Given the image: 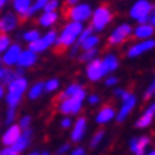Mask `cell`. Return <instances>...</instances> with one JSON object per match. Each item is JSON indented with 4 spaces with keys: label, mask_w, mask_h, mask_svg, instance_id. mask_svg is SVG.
Segmentation results:
<instances>
[{
    "label": "cell",
    "mask_w": 155,
    "mask_h": 155,
    "mask_svg": "<svg viewBox=\"0 0 155 155\" xmlns=\"http://www.w3.org/2000/svg\"><path fill=\"white\" fill-rule=\"evenodd\" d=\"M81 29H83V25H81V21H69L68 25H66L64 28H63V31H61V34H60V37L57 38V45H58V48H57V51L58 52H61L64 48H68V46H71V45H74L75 43V40L78 38V35H80V32H81Z\"/></svg>",
    "instance_id": "1"
},
{
    "label": "cell",
    "mask_w": 155,
    "mask_h": 155,
    "mask_svg": "<svg viewBox=\"0 0 155 155\" xmlns=\"http://www.w3.org/2000/svg\"><path fill=\"white\" fill-rule=\"evenodd\" d=\"M28 87V81L25 77L18 75L17 78H14L9 84H8V95H6V103L9 107H15L20 100H21V95L26 91Z\"/></svg>",
    "instance_id": "2"
},
{
    "label": "cell",
    "mask_w": 155,
    "mask_h": 155,
    "mask_svg": "<svg viewBox=\"0 0 155 155\" xmlns=\"http://www.w3.org/2000/svg\"><path fill=\"white\" fill-rule=\"evenodd\" d=\"M86 97V92L84 89H81L78 94L72 95V97H68V98H63L58 109L60 112L64 114V115H72V114H78L80 109H81V103Z\"/></svg>",
    "instance_id": "3"
},
{
    "label": "cell",
    "mask_w": 155,
    "mask_h": 155,
    "mask_svg": "<svg viewBox=\"0 0 155 155\" xmlns=\"http://www.w3.org/2000/svg\"><path fill=\"white\" fill-rule=\"evenodd\" d=\"M153 8H155V5H152L149 0H137V2L132 5L129 15L134 20L140 21V23H144V21H147Z\"/></svg>",
    "instance_id": "4"
},
{
    "label": "cell",
    "mask_w": 155,
    "mask_h": 155,
    "mask_svg": "<svg viewBox=\"0 0 155 155\" xmlns=\"http://www.w3.org/2000/svg\"><path fill=\"white\" fill-rule=\"evenodd\" d=\"M92 29L94 31H103L112 20V11H110L106 5L98 6L94 12H92Z\"/></svg>",
    "instance_id": "5"
},
{
    "label": "cell",
    "mask_w": 155,
    "mask_h": 155,
    "mask_svg": "<svg viewBox=\"0 0 155 155\" xmlns=\"http://www.w3.org/2000/svg\"><path fill=\"white\" fill-rule=\"evenodd\" d=\"M64 15L69 17L71 20L74 21H86L89 20L91 15H92V9L87 3H75V5H71L68 9L64 11Z\"/></svg>",
    "instance_id": "6"
},
{
    "label": "cell",
    "mask_w": 155,
    "mask_h": 155,
    "mask_svg": "<svg viewBox=\"0 0 155 155\" xmlns=\"http://www.w3.org/2000/svg\"><path fill=\"white\" fill-rule=\"evenodd\" d=\"M55 41H57V34L54 31H49L48 34H45L43 37H38L37 40L31 41L29 43V49L34 51L35 54L37 52H43L45 49H48L51 45H54Z\"/></svg>",
    "instance_id": "7"
},
{
    "label": "cell",
    "mask_w": 155,
    "mask_h": 155,
    "mask_svg": "<svg viewBox=\"0 0 155 155\" xmlns=\"http://www.w3.org/2000/svg\"><path fill=\"white\" fill-rule=\"evenodd\" d=\"M106 74H107V71L104 69L101 60L92 58V60L89 61V64H87V68H86V75H87V78H89L91 81H98V80L103 78Z\"/></svg>",
    "instance_id": "8"
},
{
    "label": "cell",
    "mask_w": 155,
    "mask_h": 155,
    "mask_svg": "<svg viewBox=\"0 0 155 155\" xmlns=\"http://www.w3.org/2000/svg\"><path fill=\"white\" fill-rule=\"evenodd\" d=\"M121 98H123V104H121V107H120V112L117 114V121H120V123L126 120V117L130 114V110L134 109V106H135V103H137L135 95H134V94H129V92H124V94L121 95Z\"/></svg>",
    "instance_id": "9"
},
{
    "label": "cell",
    "mask_w": 155,
    "mask_h": 155,
    "mask_svg": "<svg viewBox=\"0 0 155 155\" xmlns=\"http://www.w3.org/2000/svg\"><path fill=\"white\" fill-rule=\"evenodd\" d=\"M130 32H132L130 25L123 23V25L117 26L114 29V32L109 35V43H110V45H120V43H123V41L127 40V37L130 35Z\"/></svg>",
    "instance_id": "10"
},
{
    "label": "cell",
    "mask_w": 155,
    "mask_h": 155,
    "mask_svg": "<svg viewBox=\"0 0 155 155\" xmlns=\"http://www.w3.org/2000/svg\"><path fill=\"white\" fill-rule=\"evenodd\" d=\"M155 48V40H141V43H135L134 46H130L127 49V57H138L147 51Z\"/></svg>",
    "instance_id": "11"
},
{
    "label": "cell",
    "mask_w": 155,
    "mask_h": 155,
    "mask_svg": "<svg viewBox=\"0 0 155 155\" xmlns=\"http://www.w3.org/2000/svg\"><path fill=\"white\" fill-rule=\"evenodd\" d=\"M18 25V17L12 12H6L2 18H0V32L6 34L9 31H14Z\"/></svg>",
    "instance_id": "12"
},
{
    "label": "cell",
    "mask_w": 155,
    "mask_h": 155,
    "mask_svg": "<svg viewBox=\"0 0 155 155\" xmlns=\"http://www.w3.org/2000/svg\"><path fill=\"white\" fill-rule=\"evenodd\" d=\"M20 134H21L20 126H18V124H11V126L5 130V134L2 135V143H3L5 146H12V144L17 141V138L20 137Z\"/></svg>",
    "instance_id": "13"
},
{
    "label": "cell",
    "mask_w": 155,
    "mask_h": 155,
    "mask_svg": "<svg viewBox=\"0 0 155 155\" xmlns=\"http://www.w3.org/2000/svg\"><path fill=\"white\" fill-rule=\"evenodd\" d=\"M149 143H150L149 137H137L130 140L129 147L135 155H146V147L149 146Z\"/></svg>",
    "instance_id": "14"
},
{
    "label": "cell",
    "mask_w": 155,
    "mask_h": 155,
    "mask_svg": "<svg viewBox=\"0 0 155 155\" xmlns=\"http://www.w3.org/2000/svg\"><path fill=\"white\" fill-rule=\"evenodd\" d=\"M12 6L23 20L31 17V0H12Z\"/></svg>",
    "instance_id": "15"
},
{
    "label": "cell",
    "mask_w": 155,
    "mask_h": 155,
    "mask_svg": "<svg viewBox=\"0 0 155 155\" xmlns=\"http://www.w3.org/2000/svg\"><path fill=\"white\" fill-rule=\"evenodd\" d=\"M21 52V48L18 45H9L5 51V55H3V63L6 66H12L17 63V58Z\"/></svg>",
    "instance_id": "16"
},
{
    "label": "cell",
    "mask_w": 155,
    "mask_h": 155,
    "mask_svg": "<svg viewBox=\"0 0 155 155\" xmlns=\"http://www.w3.org/2000/svg\"><path fill=\"white\" fill-rule=\"evenodd\" d=\"M35 61H37V55L31 49L21 51L20 55H18V58H17V64L20 66V68H29V66H32Z\"/></svg>",
    "instance_id": "17"
},
{
    "label": "cell",
    "mask_w": 155,
    "mask_h": 155,
    "mask_svg": "<svg viewBox=\"0 0 155 155\" xmlns=\"http://www.w3.org/2000/svg\"><path fill=\"white\" fill-rule=\"evenodd\" d=\"M31 137H32V132L29 129H23V132L20 134V137L17 138V141L12 144V147L17 150V152H21L28 147V144L31 143Z\"/></svg>",
    "instance_id": "18"
},
{
    "label": "cell",
    "mask_w": 155,
    "mask_h": 155,
    "mask_svg": "<svg viewBox=\"0 0 155 155\" xmlns=\"http://www.w3.org/2000/svg\"><path fill=\"white\" fill-rule=\"evenodd\" d=\"M84 132H86V118L80 117L75 124H74V129L71 132V138L72 141H80L83 137H84Z\"/></svg>",
    "instance_id": "19"
},
{
    "label": "cell",
    "mask_w": 155,
    "mask_h": 155,
    "mask_svg": "<svg viewBox=\"0 0 155 155\" xmlns=\"http://www.w3.org/2000/svg\"><path fill=\"white\" fill-rule=\"evenodd\" d=\"M112 118H115V110H114V107L104 106V107L100 109V112L97 114L95 121H97L98 124H104V123H109Z\"/></svg>",
    "instance_id": "20"
},
{
    "label": "cell",
    "mask_w": 155,
    "mask_h": 155,
    "mask_svg": "<svg viewBox=\"0 0 155 155\" xmlns=\"http://www.w3.org/2000/svg\"><path fill=\"white\" fill-rule=\"evenodd\" d=\"M58 20V15H57V12L55 11H45L40 17H38V23L41 25V26H52V25H55V21Z\"/></svg>",
    "instance_id": "21"
},
{
    "label": "cell",
    "mask_w": 155,
    "mask_h": 155,
    "mask_svg": "<svg viewBox=\"0 0 155 155\" xmlns=\"http://www.w3.org/2000/svg\"><path fill=\"white\" fill-rule=\"evenodd\" d=\"M135 37L140 38V40H144V38H149L152 37L153 34V26L152 25H147V23H140L137 28H135Z\"/></svg>",
    "instance_id": "22"
},
{
    "label": "cell",
    "mask_w": 155,
    "mask_h": 155,
    "mask_svg": "<svg viewBox=\"0 0 155 155\" xmlns=\"http://www.w3.org/2000/svg\"><path fill=\"white\" fill-rule=\"evenodd\" d=\"M101 61H103V66H104V69H106L107 72H112V71H115V69L118 68V58H117L114 54L106 55V58L101 60Z\"/></svg>",
    "instance_id": "23"
},
{
    "label": "cell",
    "mask_w": 155,
    "mask_h": 155,
    "mask_svg": "<svg viewBox=\"0 0 155 155\" xmlns=\"http://www.w3.org/2000/svg\"><path fill=\"white\" fill-rule=\"evenodd\" d=\"M43 89H45V83H43V81H37L34 86H31V89L28 92L29 100H37L43 94Z\"/></svg>",
    "instance_id": "24"
},
{
    "label": "cell",
    "mask_w": 155,
    "mask_h": 155,
    "mask_svg": "<svg viewBox=\"0 0 155 155\" xmlns=\"http://www.w3.org/2000/svg\"><path fill=\"white\" fill-rule=\"evenodd\" d=\"M153 115L155 114H152V112H149V110H146V112L137 120V123H135V126L138 127V129H143V127H147L150 123H152V120H153Z\"/></svg>",
    "instance_id": "25"
},
{
    "label": "cell",
    "mask_w": 155,
    "mask_h": 155,
    "mask_svg": "<svg viewBox=\"0 0 155 155\" xmlns=\"http://www.w3.org/2000/svg\"><path fill=\"white\" fill-rule=\"evenodd\" d=\"M97 43H98V37L97 35H87L81 43H80V46L83 48V49H91V48H95L97 46Z\"/></svg>",
    "instance_id": "26"
},
{
    "label": "cell",
    "mask_w": 155,
    "mask_h": 155,
    "mask_svg": "<svg viewBox=\"0 0 155 155\" xmlns=\"http://www.w3.org/2000/svg\"><path fill=\"white\" fill-rule=\"evenodd\" d=\"M81 89H84V87L83 86H80V84H71V86H68V87H66V89H64V92H63V95L60 97L61 100L63 98H68V97H72V95H75V94H78Z\"/></svg>",
    "instance_id": "27"
},
{
    "label": "cell",
    "mask_w": 155,
    "mask_h": 155,
    "mask_svg": "<svg viewBox=\"0 0 155 155\" xmlns=\"http://www.w3.org/2000/svg\"><path fill=\"white\" fill-rule=\"evenodd\" d=\"M18 77V74L15 72V71H11V69H3V74H2V80L3 83H6V84H9L14 78H17Z\"/></svg>",
    "instance_id": "28"
},
{
    "label": "cell",
    "mask_w": 155,
    "mask_h": 155,
    "mask_svg": "<svg viewBox=\"0 0 155 155\" xmlns=\"http://www.w3.org/2000/svg\"><path fill=\"white\" fill-rule=\"evenodd\" d=\"M38 37H40V32H38L37 29H31V31H26V32L23 34V38H25L28 43H31V41L37 40Z\"/></svg>",
    "instance_id": "29"
},
{
    "label": "cell",
    "mask_w": 155,
    "mask_h": 155,
    "mask_svg": "<svg viewBox=\"0 0 155 155\" xmlns=\"http://www.w3.org/2000/svg\"><path fill=\"white\" fill-rule=\"evenodd\" d=\"M9 45H11L9 37H8L6 34H2V35H0V54H3Z\"/></svg>",
    "instance_id": "30"
},
{
    "label": "cell",
    "mask_w": 155,
    "mask_h": 155,
    "mask_svg": "<svg viewBox=\"0 0 155 155\" xmlns=\"http://www.w3.org/2000/svg\"><path fill=\"white\" fill-rule=\"evenodd\" d=\"M97 55V49L95 48H91V49H84V54L80 57V60L83 61H91L94 57Z\"/></svg>",
    "instance_id": "31"
},
{
    "label": "cell",
    "mask_w": 155,
    "mask_h": 155,
    "mask_svg": "<svg viewBox=\"0 0 155 155\" xmlns=\"http://www.w3.org/2000/svg\"><path fill=\"white\" fill-rule=\"evenodd\" d=\"M60 8V0H48L43 6V11H57Z\"/></svg>",
    "instance_id": "32"
},
{
    "label": "cell",
    "mask_w": 155,
    "mask_h": 155,
    "mask_svg": "<svg viewBox=\"0 0 155 155\" xmlns=\"http://www.w3.org/2000/svg\"><path fill=\"white\" fill-rule=\"evenodd\" d=\"M57 87H58V80H57V78H51V80H48V81L45 83V89H46L48 92H54Z\"/></svg>",
    "instance_id": "33"
},
{
    "label": "cell",
    "mask_w": 155,
    "mask_h": 155,
    "mask_svg": "<svg viewBox=\"0 0 155 155\" xmlns=\"http://www.w3.org/2000/svg\"><path fill=\"white\" fill-rule=\"evenodd\" d=\"M46 2H48V0H35V3L31 5V15H34L37 11L43 9V6L46 5Z\"/></svg>",
    "instance_id": "34"
},
{
    "label": "cell",
    "mask_w": 155,
    "mask_h": 155,
    "mask_svg": "<svg viewBox=\"0 0 155 155\" xmlns=\"http://www.w3.org/2000/svg\"><path fill=\"white\" fill-rule=\"evenodd\" d=\"M103 137H104V132H103V130H98L97 134L92 137V140H91V147H97L98 143L103 140Z\"/></svg>",
    "instance_id": "35"
},
{
    "label": "cell",
    "mask_w": 155,
    "mask_h": 155,
    "mask_svg": "<svg viewBox=\"0 0 155 155\" xmlns=\"http://www.w3.org/2000/svg\"><path fill=\"white\" fill-rule=\"evenodd\" d=\"M92 31H94V29H92V26H89V28H83V29H81V32H80V35H78V45H80V43H81L87 35H91V34H92Z\"/></svg>",
    "instance_id": "36"
},
{
    "label": "cell",
    "mask_w": 155,
    "mask_h": 155,
    "mask_svg": "<svg viewBox=\"0 0 155 155\" xmlns=\"http://www.w3.org/2000/svg\"><path fill=\"white\" fill-rule=\"evenodd\" d=\"M29 124H31V117H29V115H25L23 118L20 120V123H18V126H20L21 130H23V129H28Z\"/></svg>",
    "instance_id": "37"
},
{
    "label": "cell",
    "mask_w": 155,
    "mask_h": 155,
    "mask_svg": "<svg viewBox=\"0 0 155 155\" xmlns=\"http://www.w3.org/2000/svg\"><path fill=\"white\" fill-rule=\"evenodd\" d=\"M0 155H20V152H17L12 146H6L5 149L0 150Z\"/></svg>",
    "instance_id": "38"
},
{
    "label": "cell",
    "mask_w": 155,
    "mask_h": 155,
    "mask_svg": "<svg viewBox=\"0 0 155 155\" xmlns=\"http://www.w3.org/2000/svg\"><path fill=\"white\" fill-rule=\"evenodd\" d=\"M155 94V78L152 80V83L149 84V87H147V89H146V94H144V98L147 100V98H150L152 95Z\"/></svg>",
    "instance_id": "39"
},
{
    "label": "cell",
    "mask_w": 155,
    "mask_h": 155,
    "mask_svg": "<svg viewBox=\"0 0 155 155\" xmlns=\"http://www.w3.org/2000/svg\"><path fill=\"white\" fill-rule=\"evenodd\" d=\"M14 117H15V107H9L6 112V123H12Z\"/></svg>",
    "instance_id": "40"
},
{
    "label": "cell",
    "mask_w": 155,
    "mask_h": 155,
    "mask_svg": "<svg viewBox=\"0 0 155 155\" xmlns=\"http://www.w3.org/2000/svg\"><path fill=\"white\" fill-rule=\"evenodd\" d=\"M117 81H118V78H117V77L110 75V77L106 80V84H107V86H114V84H117Z\"/></svg>",
    "instance_id": "41"
},
{
    "label": "cell",
    "mask_w": 155,
    "mask_h": 155,
    "mask_svg": "<svg viewBox=\"0 0 155 155\" xmlns=\"http://www.w3.org/2000/svg\"><path fill=\"white\" fill-rule=\"evenodd\" d=\"M87 101H89V104L94 106V104H97V103L100 101V97H98V95H91L89 98H87Z\"/></svg>",
    "instance_id": "42"
},
{
    "label": "cell",
    "mask_w": 155,
    "mask_h": 155,
    "mask_svg": "<svg viewBox=\"0 0 155 155\" xmlns=\"http://www.w3.org/2000/svg\"><path fill=\"white\" fill-rule=\"evenodd\" d=\"M68 150H69V144H63V146L57 150V153H58V155H63L64 152H68Z\"/></svg>",
    "instance_id": "43"
},
{
    "label": "cell",
    "mask_w": 155,
    "mask_h": 155,
    "mask_svg": "<svg viewBox=\"0 0 155 155\" xmlns=\"http://www.w3.org/2000/svg\"><path fill=\"white\" fill-rule=\"evenodd\" d=\"M149 21H150V25L155 28V8L152 9V12H150V15H149V18H147Z\"/></svg>",
    "instance_id": "44"
},
{
    "label": "cell",
    "mask_w": 155,
    "mask_h": 155,
    "mask_svg": "<svg viewBox=\"0 0 155 155\" xmlns=\"http://www.w3.org/2000/svg\"><path fill=\"white\" fill-rule=\"evenodd\" d=\"M69 126H71V118H69V117L61 120V127H64V129H66V127H69Z\"/></svg>",
    "instance_id": "45"
},
{
    "label": "cell",
    "mask_w": 155,
    "mask_h": 155,
    "mask_svg": "<svg viewBox=\"0 0 155 155\" xmlns=\"http://www.w3.org/2000/svg\"><path fill=\"white\" fill-rule=\"evenodd\" d=\"M71 155H84V149H83V147H77V149L72 150Z\"/></svg>",
    "instance_id": "46"
},
{
    "label": "cell",
    "mask_w": 155,
    "mask_h": 155,
    "mask_svg": "<svg viewBox=\"0 0 155 155\" xmlns=\"http://www.w3.org/2000/svg\"><path fill=\"white\" fill-rule=\"evenodd\" d=\"M124 92H126L124 89H115V95H117V97H121Z\"/></svg>",
    "instance_id": "47"
},
{
    "label": "cell",
    "mask_w": 155,
    "mask_h": 155,
    "mask_svg": "<svg viewBox=\"0 0 155 155\" xmlns=\"http://www.w3.org/2000/svg\"><path fill=\"white\" fill-rule=\"evenodd\" d=\"M75 3H78V0H66V5H75Z\"/></svg>",
    "instance_id": "48"
},
{
    "label": "cell",
    "mask_w": 155,
    "mask_h": 155,
    "mask_svg": "<svg viewBox=\"0 0 155 155\" xmlns=\"http://www.w3.org/2000/svg\"><path fill=\"white\" fill-rule=\"evenodd\" d=\"M147 110H149V112H152V114H155V101H153V104H150V106H149V109H147Z\"/></svg>",
    "instance_id": "49"
},
{
    "label": "cell",
    "mask_w": 155,
    "mask_h": 155,
    "mask_svg": "<svg viewBox=\"0 0 155 155\" xmlns=\"http://www.w3.org/2000/svg\"><path fill=\"white\" fill-rule=\"evenodd\" d=\"M8 2V0H0V9H2L3 6H5V3Z\"/></svg>",
    "instance_id": "50"
},
{
    "label": "cell",
    "mask_w": 155,
    "mask_h": 155,
    "mask_svg": "<svg viewBox=\"0 0 155 155\" xmlns=\"http://www.w3.org/2000/svg\"><path fill=\"white\" fill-rule=\"evenodd\" d=\"M3 92H5V89H3V86H0V98L3 97Z\"/></svg>",
    "instance_id": "51"
},
{
    "label": "cell",
    "mask_w": 155,
    "mask_h": 155,
    "mask_svg": "<svg viewBox=\"0 0 155 155\" xmlns=\"http://www.w3.org/2000/svg\"><path fill=\"white\" fill-rule=\"evenodd\" d=\"M146 155H155V149H152V150H150L149 153H146Z\"/></svg>",
    "instance_id": "52"
},
{
    "label": "cell",
    "mask_w": 155,
    "mask_h": 155,
    "mask_svg": "<svg viewBox=\"0 0 155 155\" xmlns=\"http://www.w3.org/2000/svg\"><path fill=\"white\" fill-rule=\"evenodd\" d=\"M2 74H3V68H0V78H2Z\"/></svg>",
    "instance_id": "53"
},
{
    "label": "cell",
    "mask_w": 155,
    "mask_h": 155,
    "mask_svg": "<svg viewBox=\"0 0 155 155\" xmlns=\"http://www.w3.org/2000/svg\"><path fill=\"white\" fill-rule=\"evenodd\" d=\"M29 155H40L38 152H32V153H29Z\"/></svg>",
    "instance_id": "54"
},
{
    "label": "cell",
    "mask_w": 155,
    "mask_h": 155,
    "mask_svg": "<svg viewBox=\"0 0 155 155\" xmlns=\"http://www.w3.org/2000/svg\"><path fill=\"white\" fill-rule=\"evenodd\" d=\"M40 155H49L48 152H43V153H40Z\"/></svg>",
    "instance_id": "55"
}]
</instances>
